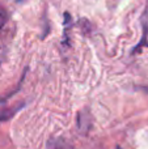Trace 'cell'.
Returning <instances> with one entry per match:
<instances>
[{
    "mask_svg": "<svg viewBox=\"0 0 148 149\" xmlns=\"http://www.w3.org/2000/svg\"><path fill=\"white\" fill-rule=\"evenodd\" d=\"M70 21H71V16L68 12H66L64 15V39H63V43L68 45V25H70Z\"/></svg>",
    "mask_w": 148,
    "mask_h": 149,
    "instance_id": "6da1fadb",
    "label": "cell"
},
{
    "mask_svg": "<svg viewBox=\"0 0 148 149\" xmlns=\"http://www.w3.org/2000/svg\"><path fill=\"white\" fill-rule=\"evenodd\" d=\"M1 26H3V22H0V29H1Z\"/></svg>",
    "mask_w": 148,
    "mask_h": 149,
    "instance_id": "7a4b0ae2",
    "label": "cell"
},
{
    "mask_svg": "<svg viewBox=\"0 0 148 149\" xmlns=\"http://www.w3.org/2000/svg\"><path fill=\"white\" fill-rule=\"evenodd\" d=\"M117 149H121V148H117Z\"/></svg>",
    "mask_w": 148,
    "mask_h": 149,
    "instance_id": "3957f363",
    "label": "cell"
}]
</instances>
